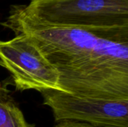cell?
<instances>
[{
  "instance_id": "cell-5",
  "label": "cell",
  "mask_w": 128,
  "mask_h": 127,
  "mask_svg": "<svg viewBox=\"0 0 128 127\" xmlns=\"http://www.w3.org/2000/svg\"><path fill=\"white\" fill-rule=\"evenodd\" d=\"M10 79L0 81V127H34L26 121L23 113L10 95Z\"/></svg>"
},
{
  "instance_id": "cell-6",
  "label": "cell",
  "mask_w": 128,
  "mask_h": 127,
  "mask_svg": "<svg viewBox=\"0 0 128 127\" xmlns=\"http://www.w3.org/2000/svg\"><path fill=\"white\" fill-rule=\"evenodd\" d=\"M53 127H99L88 124L74 122V121H62L57 123Z\"/></svg>"
},
{
  "instance_id": "cell-1",
  "label": "cell",
  "mask_w": 128,
  "mask_h": 127,
  "mask_svg": "<svg viewBox=\"0 0 128 127\" xmlns=\"http://www.w3.org/2000/svg\"><path fill=\"white\" fill-rule=\"evenodd\" d=\"M28 36L59 74L64 92L82 97L128 100V40L40 22L23 5L2 23Z\"/></svg>"
},
{
  "instance_id": "cell-4",
  "label": "cell",
  "mask_w": 128,
  "mask_h": 127,
  "mask_svg": "<svg viewBox=\"0 0 128 127\" xmlns=\"http://www.w3.org/2000/svg\"><path fill=\"white\" fill-rule=\"evenodd\" d=\"M55 121L99 127H128V100L82 97L57 90L40 92Z\"/></svg>"
},
{
  "instance_id": "cell-2",
  "label": "cell",
  "mask_w": 128,
  "mask_h": 127,
  "mask_svg": "<svg viewBox=\"0 0 128 127\" xmlns=\"http://www.w3.org/2000/svg\"><path fill=\"white\" fill-rule=\"evenodd\" d=\"M23 8L47 24L128 40V0H31Z\"/></svg>"
},
{
  "instance_id": "cell-3",
  "label": "cell",
  "mask_w": 128,
  "mask_h": 127,
  "mask_svg": "<svg viewBox=\"0 0 128 127\" xmlns=\"http://www.w3.org/2000/svg\"><path fill=\"white\" fill-rule=\"evenodd\" d=\"M0 66L10 73L16 91H63L58 71L26 34H17L10 40H0Z\"/></svg>"
}]
</instances>
